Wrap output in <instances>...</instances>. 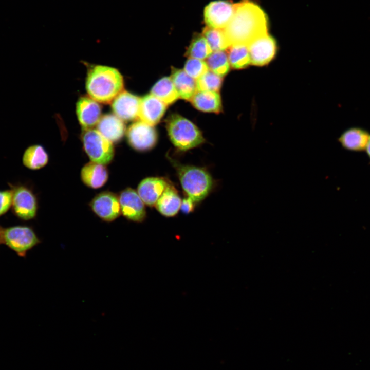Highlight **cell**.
Listing matches in <instances>:
<instances>
[{
    "label": "cell",
    "mask_w": 370,
    "mask_h": 370,
    "mask_svg": "<svg viewBox=\"0 0 370 370\" xmlns=\"http://www.w3.org/2000/svg\"><path fill=\"white\" fill-rule=\"evenodd\" d=\"M224 30L230 46L248 45L267 33V15L257 4L249 0H243L235 4L234 15Z\"/></svg>",
    "instance_id": "obj_1"
},
{
    "label": "cell",
    "mask_w": 370,
    "mask_h": 370,
    "mask_svg": "<svg viewBox=\"0 0 370 370\" xmlns=\"http://www.w3.org/2000/svg\"><path fill=\"white\" fill-rule=\"evenodd\" d=\"M123 79L116 68L96 65L87 72L86 88L90 97L97 102L108 103L122 91Z\"/></svg>",
    "instance_id": "obj_2"
},
{
    "label": "cell",
    "mask_w": 370,
    "mask_h": 370,
    "mask_svg": "<svg viewBox=\"0 0 370 370\" xmlns=\"http://www.w3.org/2000/svg\"><path fill=\"white\" fill-rule=\"evenodd\" d=\"M176 170L182 188L187 197L196 204L203 200L213 188L211 174L204 168L184 165L169 158Z\"/></svg>",
    "instance_id": "obj_3"
},
{
    "label": "cell",
    "mask_w": 370,
    "mask_h": 370,
    "mask_svg": "<svg viewBox=\"0 0 370 370\" xmlns=\"http://www.w3.org/2000/svg\"><path fill=\"white\" fill-rule=\"evenodd\" d=\"M169 137L173 145L186 151L202 144L205 139L201 131L191 121L177 114L172 115L166 122Z\"/></svg>",
    "instance_id": "obj_4"
},
{
    "label": "cell",
    "mask_w": 370,
    "mask_h": 370,
    "mask_svg": "<svg viewBox=\"0 0 370 370\" xmlns=\"http://www.w3.org/2000/svg\"><path fill=\"white\" fill-rule=\"evenodd\" d=\"M81 140L83 149L91 161L106 165L113 161L115 156L113 144L97 130L83 128Z\"/></svg>",
    "instance_id": "obj_5"
},
{
    "label": "cell",
    "mask_w": 370,
    "mask_h": 370,
    "mask_svg": "<svg viewBox=\"0 0 370 370\" xmlns=\"http://www.w3.org/2000/svg\"><path fill=\"white\" fill-rule=\"evenodd\" d=\"M41 242V240L30 226L17 225L3 228V244L20 257H25L28 251Z\"/></svg>",
    "instance_id": "obj_6"
},
{
    "label": "cell",
    "mask_w": 370,
    "mask_h": 370,
    "mask_svg": "<svg viewBox=\"0 0 370 370\" xmlns=\"http://www.w3.org/2000/svg\"><path fill=\"white\" fill-rule=\"evenodd\" d=\"M12 191L11 210L13 214L22 220L34 219L39 205L36 195L25 184L8 183Z\"/></svg>",
    "instance_id": "obj_7"
},
{
    "label": "cell",
    "mask_w": 370,
    "mask_h": 370,
    "mask_svg": "<svg viewBox=\"0 0 370 370\" xmlns=\"http://www.w3.org/2000/svg\"><path fill=\"white\" fill-rule=\"evenodd\" d=\"M129 145L138 152H146L153 148L157 141V132L153 127L142 121L130 125L126 133Z\"/></svg>",
    "instance_id": "obj_8"
},
{
    "label": "cell",
    "mask_w": 370,
    "mask_h": 370,
    "mask_svg": "<svg viewBox=\"0 0 370 370\" xmlns=\"http://www.w3.org/2000/svg\"><path fill=\"white\" fill-rule=\"evenodd\" d=\"M89 206L98 217L106 222L113 221L121 214L118 196L109 191L97 194Z\"/></svg>",
    "instance_id": "obj_9"
},
{
    "label": "cell",
    "mask_w": 370,
    "mask_h": 370,
    "mask_svg": "<svg viewBox=\"0 0 370 370\" xmlns=\"http://www.w3.org/2000/svg\"><path fill=\"white\" fill-rule=\"evenodd\" d=\"M235 4L227 1H215L210 3L204 10V19L207 26L224 29L232 19Z\"/></svg>",
    "instance_id": "obj_10"
},
{
    "label": "cell",
    "mask_w": 370,
    "mask_h": 370,
    "mask_svg": "<svg viewBox=\"0 0 370 370\" xmlns=\"http://www.w3.org/2000/svg\"><path fill=\"white\" fill-rule=\"evenodd\" d=\"M121 213L129 220L140 223L146 217V209L137 191L127 188L119 194Z\"/></svg>",
    "instance_id": "obj_11"
},
{
    "label": "cell",
    "mask_w": 370,
    "mask_h": 370,
    "mask_svg": "<svg viewBox=\"0 0 370 370\" xmlns=\"http://www.w3.org/2000/svg\"><path fill=\"white\" fill-rule=\"evenodd\" d=\"M247 46L251 63L254 65L264 66L268 64L276 53L275 41L268 33L254 40Z\"/></svg>",
    "instance_id": "obj_12"
},
{
    "label": "cell",
    "mask_w": 370,
    "mask_h": 370,
    "mask_svg": "<svg viewBox=\"0 0 370 370\" xmlns=\"http://www.w3.org/2000/svg\"><path fill=\"white\" fill-rule=\"evenodd\" d=\"M141 99L129 92H120L113 100L112 109L118 117L124 121L138 118Z\"/></svg>",
    "instance_id": "obj_13"
},
{
    "label": "cell",
    "mask_w": 370,
    "mask_h": 370,
    "mask_svg": "<svg viewBox=\"0 0 370 370\" xmlns=\"http://www.w3.org/2000/svg\"><path fill=\"white\" fill-rule=\"evenodd\" d=\"M169 184V182L163 178L147 177L139 183L137 192L145 205L150 207L155 206Z\"/></svg>",
    "instance_id": "obj_14"
},
{
    "label": "cell",
    "mask_w": 370,
    "mask_h": 370,
    "mask_svg": "<svg viewBox=\"0 0 370 370\" xmlns=\"http://www.w3.org/2000/svg\"><path fill=\"white\" fill-rule=\"evenodd\" d=\"M167 105L152 94L141 99L138 118L150 125L159 122L163 116Z\"/></svg>",
    "instance_id": "obj_15"
},
{
    "label": "cell",
    "mask_w": 370,
    "mask_h": 370,
    "mask_svg": "<svg viewBox=\"0 0 370 370\" xmlns=\"http://www.w3.org/2000/svg\"><path fill=\"white\" fill-rule=\"evenodd\" d=\"M76 113L83 128H91L101 117V108L97 102L90 97H82L77 103Z\"/></svg>",
    "instance_id": "obj_16"
},
{
    "label": "cell",
    "mask_w": 370,
    "mask_h": 370,
    "mask_svg": "<svg viewBox=\"0 0 370 370\" xmlns=\"http://www.w3.org/2000/svg\"><path fill=\"white\" fill-rule=\"evenodd\" d=\"M109 172L106 165L90 161L86 163L80 171L82 182L92 189H99L107 182Z\"/></svg>",
    "instance_id": "obj_17"
},
{
    "label": "cell",
    "mask_w": 370,
    "mask_h": 370,
    "mask_svg": "<svg viewBox=\"0 0 370 370\" xmlns=\"http://www.w3.org/2000/svg\"><path fill=\"white\" fill-rule=\"evenodd\" d=\"M370 134L364 128L351 127L344 131L338 138L342 147L351 152H362L365 150Z\"/></svg>",
    "instance_id": "obj_18"
},
{
    "label": "cell",
    "mask_w": 370,
    "mask_h": 370,
    "mask_svg": "<svg viewBox=\"0 0 370 370\" xmlns=\"http://www.w3.org/2000/svg\"><path fill=\"white\" fill-rule=\"evenodd\" d=\"M97 130L110 142L117 143L124 135L125 126L122 120L116 115L106 114L101 117Z\"/></svg>",
    "instance_id": "obj_19"
},
{
    "label": "cell",
    "mask_w": 370,
    "mask_h": 370,
    "mask_svg": "<svg viewBox=\"0 0 370 370\" xmlns=\"http://www.w3.org/2000/svg\"><path fill=\"white\" fill-rule=\"evenodd\" d=\"M181 200L176 189L169 183L155 206L163 216L172 217L176 215L180 210Z\"/></svg>",
    "instance_id": "obj_20"
},
{
    "label": "cell",
    "mask_w": 370,
    "mask_h": 370,
    "mask_svg": "<svg viewBox=\"0 0 370 370\" xmlns=\"http://www.w3.org/2000/svg\"><path fill=\"white\" fill-rule=\"evenodd\" d=\"M193 105L199 110L218 113L221 110V102L218 92L197 91L190 99Z\"/></svg>",
    "instance_id": "obj_21"
},
{
    "label": "cell",
    "mask_w": 370,
    "mask_h": 370,
    "mask_svg": "<svg viewBox=\"0 0 370 370\" xmlns=\"http://www.w3.org/2000/svg\"><path fill=\"white\" fill-rule=\"evenodd\" d=\"M171 78L179 98L190 100L197 91L196 81L184 70L174 69Z\"/></svg>",
    "instance_id": "obj_22"
},
{
    "label": "cell",
    "mask_w": 370,
    "mask_h": 370,
    "mask_svg": "<svg viewBox=\"0 0 370 370\" xmlns=\"http://www.w3.org/2000/svg\"><path fill=\"white\" fill-rule=\"evenodd\" d=\"M22 161L26 168L38 170L47 164L49 156L42 145L33 144L26 149L22 156Z\"/></svg>",
    "instance_id": "obj_23"
},
{
    "label": "cell",
    "mask_w": 370,
    "mask_h": 370,
    "mask_svg": "<svg viewBox=\"0 0 370 370\" xmlns=\"http://www.w3.org/2000/svg\"><path fill=\"white\" fill-rule=\"evenodd\" d=\"M151 93L166 105L174 102L179 98L171 77H164L159 80L153 86Z\"/></svg>",
    "instance_id": "obj_24"
},
{
    "label": "cell",
    "mask_w": 370,
    "mask_h": 370,
    "mask_svg": "<svg viewBox=\"0 0 370 370\" xmlns=\"http://www.w3.org/2000/svg\"><path fill=\"white\" fill-rule=\"evenodd\" d=\"M228 54L230 65L235 69H242L251 64V59L247 45L236 44L229 47Z\"/></svg>",
    "instance_id": "obj_25"
},
{
    "label": "cell",
    "mask_w": 370,
    "mask_h": 370,
    "mask_svg": "<svg viewBox=\"0 0 370 370\" xmlns=\"http://www.w3.org/2000/svg\"><path fill=\"white\" fill-rule=\"evenodd\" d=\"M202 35L212 51H224L230 47L224 29L207 26L203 30Z\"/></svg>",
    "instance_id": "obj_26"
},
{
    "label": "cell",
    "mask_w": 370,
    "mask_h": 370,
    "mask_svg": "<svg viewBox=\"0 0 370 370\" xmlns=\"http://www.w3.org/2000/svg\"><path fill=\"white\" fill-rule=\"evenodd\" d=\"M206 63L210 70L220 77L227 74L230 69L228 55L224 51H213L207 58Z\"/></svg>",
    "instance_id": "obj_27"
},
{
    "label": "cell",
    "mask_w": 370,
    "mask_h": 370,
    "mask_svg": "<svg viewBox=\"0 0 370 370\" xmlns=\"http://www.w3.org/2000/svg\"><path fill=\"white\" fill-rule=\"evenodd\" d=\"M212 52L206 39L202 35H197L193 39L187 53L189 58L203 60Z\"/></svg>",
    "instance_id": "obj_28"
},
{
    "label": "cell",
    "mask_w": 370,
    "mask_h": 370,
    "mask_svg": "<svg viewBox=\"0 0 370 370\" xmlns=\"http://www.w3.org/2000/svg\"><path fill=\"white\" fill-rule=\"evenodd\" d=\"M196 81L197 91L217 92L222 83L221 77L209 70Z\"/></svg>",
    "instance_id": "obj_29"
},
{
    "label": "cell",
    "mask_w": 370,
    "mask_h": 370,
    "mask_svg": "<svg viewBox=\"0 0 370 370\" xmlns=\"http://www.w3.org/2000/svg\"><path fill=\"white\" fill-rule=\"evenodd\" d=\"M209 70L206 62L192 58H189L187 61L184 67V71L195 80Z\"/></svg>",
    "instance_id": "obj_30"
},
{
    "label": "cell",
    "mask_w": 370,
    "mask_h": 370,
    "mask_svg": "<svg viewBox=\"0 0 370 370\" xmlns=\"http://www.w3.org/2000/svg\"><path fill=\"white\" fill-rule=\"evenodd\" d=\"M12 191L11 189L0 190V216L5 214L11 208Z\"/></svg>",
    "instance_id": "obj_31"
},
{
    "label": "cell",
    "mask_w": 370,
    "mask_h": 370,
    "mask_svg": "<svg viewBox=\"0 0 370 370\" xmlns=\"http://www.w3.org/2000/svg\"><path fill=\"white\" fill-rule=\"evenodd\" d=\"M196 203L188 197L184 198L181 200L180 209L185 214H189L192 212Z\"/></svg>",
    "instance_id": "obj_32"
},
{
    "label": "cell",
    "mask_w": 370,
    "mask_h": 370,
    "mask_svg": "<svg viewBox=\"0 0 370 370\" xmlns=\"http://www.w3.org/2000/svg\"><path fill=\"white\" fill-rule=\"evenodd\" d=\"M366 152L370 159V136L365 149Z\"/></svg>",
    "instance_id": "obj_33"
},
{
    "label": "cell",
    "mask_w": 370,
    "mask_h": 370,
    "mask_svg": "<svg viewBox=\"0 0 370 370\" xmlns=\"http://www.w3.org/2000/svg\"><path fill=\"white\" fill-rule=\"evenodd\" d=\"M3 228L0 226V244L3 243Z\"/></svg>",
    "instance_id": "obj_34"
}]
</instances>
